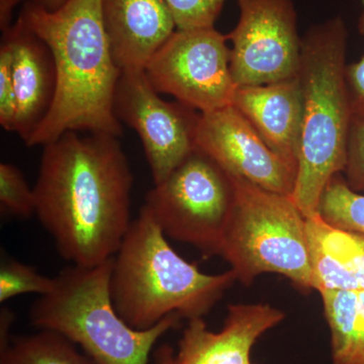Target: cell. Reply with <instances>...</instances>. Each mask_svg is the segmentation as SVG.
Returning <instances> with one entry per match:
<instances>
[{"label":"cell","mask_w":364,"mask_h":364,"mask_svg":"<svg viewBox=\"0 0 364 364\" xmlns=\"http://www.w3.org/2000/svg\"><path fill=\"white\" fill-rule=\"evenodd\" d=\"M18 16L48 46L56 70L51 109L26 145L45 146L68 132L121 136L114 100L122 71L105 32L102 0H67L53 11L26 2Z\"/></svg>","instance_id":"obj_2"},{"label":"cell","mask_w":364,"mask_h":364,"mask_svg":"<svg viewBox=\"0 0 364 364\" xmlns=\"http://www.w3.org/2000/svg\"><path fill=\"white\" fill-rule=\"evenodd\" d=\"M16 90L13 77V55L6 41L2 40L0 47V124L6 131L16 130Z\"/></svg>","instance_id":"obj_23"},{"label":"cell","mask_w":364,"mask_h":364,"mask_svg":"<svg viewBox=\"0 0 364 364\" xmlns=\"http://www.w3.org/2000/svg\"><path fill=\"white\" fill-rule=\"evenodd\" d=\"M347 42L341 16L311 26L301 39L303 119L291 198L305 218L318 215L326 186L346 165L353 121L345 79Z\"/></svg>","instance_id":"obj_3"},{"label":"cell","mask_w":364,"mask_h":364,"mask_svg":"<svg viewBox=\"0 0 364 364\" xmlns=\"http://www.w3.org/2000/svg\"><path fill=\"white\" fill-rule=\"evenodd\" d=\"M0 205L4 212L18 218L36 214V196L21 169L9 163L0 164Z\"/></svg>","instance_id":"obj_21"},{"label":"cell","mask_w":364,"mask_h":364,"mask_svg":"<svg viewBox=\"0 0 364 364\" xmlns=\"http://www.w3.org/2000/svg\"><path fill=\"white\" fill-rule=\"evenodd\" d=\"M363 9L361 11L360 16H359L358 20V32L361 33V35H364V0H363Z\"/></svg>","instance_id":"obj_29"},{"label":"cell","mask_w":364,"mask_h":364,"mask_svg":"<svg viewBox=\"0 0 364 364\" xmlns=\"http://www.w3.org/2000/svg\"><path fill=\"white\" fill-rule=\"evenodd\" d=\"M251 364H252V363H251Z\"/></svg>","instance_id":"obj_30"},{"label":"cell","mask_w":364,"mask_h":364,"mask_svg":"<svg viewBox=\"0 0 364 364\" xmlns=\"http://www.w3.org/2000/svg\"><path fill=\"white\" fill-rule=\"evenodd\" d=\"M227 36L212 28L179 31L148 64L145 73L158 93L200 114L232 105L235 85Z\"/></svg>","instance_id":"obj_8"},{"label":"cell","mask_w":364,"mask_h":364,"mask_svg":"<svg viewBox=\"0 0 364 364\" xmlns=\"http://www.w3.org/2000/svg\"><path fill=\"white\" fill-rule=\"evenodd\" d=\"M196 147L229 176L273 193L293 195L296 167L275 153L233 105L200 114Z\"/></svg>","instance_id":"obj_11"},{"label":"cell","mask_w":364,"mask_h":364,"mask_svg":"<svg viewBox=\"0 0 364 364\" xmlns=\"http://www.w3.org/2000/svg\"><path fill=\"white\" fill-rule=\"evenodd\" d=\"M230 176L234 205L219 255L231 265L237 280L250 286L262 273H277L312 289L306 220L291 196Z\"/></svg>","instance_id":"obj_6"},{"label":"cell","mask_w":364,"mask_h":364,"mask_svg":"<svg viewBox=\"0 0 364 364\" xmlns=\"http://www.w3.org/2000/svg\"><path fill=\"white\" fill-rule=\"evenodd\" d=\"M179 31L212 28L226 0H164Z\"/></svg>","instance_id":"obj_22"},{"label":"cell","mask_w":364,"mask_h":364,"mask_svg":"<svg viewBox=\"0 0 364 364\" xmlns=\"http://www.w3.org/2000/svg\"><path fill=\"white\" fill-rule=\"evenodd\" d=\"M343 172L351 189L356 193L364 191V119L352 121Z\"/></svg>","instance_id":"obj_24"},{"label":"cell","mask_w":364,"mask_h":364,"mask_svg":"<svg viewBox=\"0 0 364 364\" xmlns=\"http://www.w3.org/2000/svg\"><path fill=\"white\" fill-rule=\"evenodd\" d=\"M30 2L33 0H0V28L2 32H6L11 26V16L14 7L21 2Z\"/></svg>","instance_id":"obj_26"},{"label":"cell","mask_w":364,"mask_h":364,"mask_svg":"<svg viewBox=\"0 0 364 364\" xmlns=\"http://www.w3.org/2000/svg\"><path fill=\"white\" fill-rule=\"evenodd\" d=\"M102 16L112 54L122 73L145 71L177 30L164 0H102Z\"/></svg>","instance_id":"obj_13"},{"label":"cell","mask_w":364,"mask_h":364,"mask_svg":"<svg viewBox=\"0 0 364 364\" xmlns=\"http://www.w3.org/2000/svg\"><path fill=\"white\" fill-rule=\"evenodd\" d=\"M240 16L227 35L230 69L237 87L279 82L298 76L301 39L291 0H237Z\"/></svg>","instance_id":"obj_9"},{"label":"cell","mask_w":364,"mask_h":364,"mask_svg":"<svg viewBox=\"0 0 364 364\" xmlns=\"http://www.w3.org/2000/svg\"><path fill=\"white\" fill-rule=\"evenodd\" d=\"M13 55V77L18 114L16 133L25 142L51 109L56 91L54 59L48 46L26 26L20 16L4 33Z\"/></svg>","instance_id":"obj_14"},{"label":"cell","mask_w":364,"mask_h":364,"mask_svg":"<svg viewBox=\"0 0 364 364\" xmlns=\"http://www.w3.org/2000/svg\"><path fill=\"white\" fill-rule=\"evenodd\" d=\"M133 182L117 136L68 132L44 146L36 215L64 259L97 267L116 255L132 223Z\"/></svg>","instance_id":"obj_1"},{"label":"cell","mask_w":364,"mask_h":364,"mask_svg":"<svg viewBox=\"0 0 364 364\" xmlns=\"http://www.w3.org/2000/svg\"><path fill=\"white\" fill-rule=\"evenodd\" d=\"M114 111L140 136L155 184L165 181L196 148L200 114L160 97L145 71L122 73Z\"/></svg>","instance_id":"obj_10"},{"label":"cell","mask_w":364,"mask_h":364,"mask_svg":"<svg viewBox=\"0 0 364 364\" xmlns=\"http://www.w3.org/2000/svg\"><path fill=\"white\" fill-rule=\"evenodd\" d=\"M318 214L332 226L364 234V196L351 189L340 173L326 186Z\"/></svg>","instance_id":"obj_19"},{"label":"cell","mask_w":364,"mask_h":364,"mask_svg":"<svg viewBox=\"0 0 364 364\" xmlns=\"http://www.w3.org/2000/svg\"><path fill=\"white\" fill-rule=\"evenodd\" d=\"M306 220L312 289H364V234L332 226L318 215Z\"/></svg>","instance_id":"obj_16"},{"label":"cell","mask_w":364,"mask_h":364,"mask_svg":"<svg viewBox=\"0 0 364 364\" xmlns=\"http://www.w3.org/2000/svg\"><path fill=\"white\" fill-rule=\"evenodd\" d=\"M13 324V313L7 309H4L1 312V335H0V339H1V348L6 346L9 342V327Z\"/></svg>","instance_id":"obj_27"},{"label":"cell","mask_w":364,"mask_h":364,"mask_svg":"<svg viewBox=\"0 0 364 364\" xmlns=\"http://www.w3.org/2000/svg\"><path fill=\"white\" fill-rule=\"evenodd\" d=\"M234 198L231 176L196 148L165 181L155 184L144 207L165 236L213 255L220 253Z\"/></svg>","instance_id":"obj_7"},{"label":"cell","mask_w":364,"mask_h":364,"mask_svg":"<svg viewBox=\"0 0 364 364\" xmlns=\"http://www.w3.org/2000/svg\"><path fill=\"white\" fill-rule=\"evenodd\" d=\"M236 280L232 269L205 274L179 256L143 207L114 256L112 299L127 324L147 330L170 315L203 318Z\"/></svg>","instance_id":"obj_4"},{"label":"cell","mask_w":364,"mask_h":364,"mask_svg":"<svg viewBox=\"0 0 364 364\" xmlns=\"http://www.w3.org/2000/svg\"><path fill=\"white\" fill-rule=\"evenodd\" d=\"M284 318L286 314L268 304H235L228 306L220 331L208 329L203 318H191L178 349L158 347L154 364H251L254 345Z\"/></svg>","instance_id":"obj_12"},{"label":"cell","mask_w":364,"mask_h":364,"mask_svg":"<svg viewBox=\"0 0 364 364\" xmlns=\"http://www.w3.org/2000/svg\"><path fill=\"white\" fill-rule=\"evenodd\" d=\"M114 257L97 267L72 265L30 309L31 323L77 344L95 364H149L151 351L181 318L170 315L136 330L117 314L111 293Z\"/></svg>","instance_id":"obj_5"},{"label":"cell","mask_w":364,"mask_h":364,"mask_svg":"<svg viewBox=\"0 0 364 364\" xmlns=\"http://www.w3.org/2000/svg\"><path fill=\"white\" fill-rule=\"evenodd\" d=\"M66 1L67 0H33V2L40 4L41 6L44 7L48 11H53L60 9Z\"/></svg>","instance_id":"obj_28"},{"label":"cell","mask_w":364,"mask_h":364,"mask_svg":"<svg viewBox=\"0 0 364 364\" xmlns=\"http://www.w3.org/2000/svg\"><path fill=\"white\" fill-rule=\"evenodd\" d=\"M332 364H364V289L322 291Z\"/></svg>","instance_id":"obj_17"},{"label":"cell","mask_w":364,"mask_h":364,"mask_svg":"<svg viewBox=\"0 0 364 364\" xmlns=\"http://www.w3.org/2000/svg\"><path fill=\"white\" fill-rule=\"evenodd\" d=\"M345 79L352 116L353 119H364V55L359 61L346 66Z\"/></svg>","instance_id":"obj_25"},{"label":"cell","mask_w":364,"mask_h":364,"mask_svg":"<svg viewBox=\"0 0 364 364\" xmlns=\"http://www.w3.org/2000/svg\"><path fill=\"white\" fill-rule=\"evenodd\" d=\"M232 105L275 153L298 169L303 119L299 76L269 85L237 87Z\"/></svg>","instance_id":"obj_15"},{"label":"cell","mask_w":364,"mask_h":364,"mask_svg":"<svg viewBox=\"0 0 364 364\" xmlns=\"http://www.w3.org/2000/svg\"><path fill=\"white\" fill-rule=\"evenodd\" d=\"M55 277H47L36 268L18 261H4L0 267V303L25 294H49L54 289Z\"/></svg>","instance_id":"obj_20"},{"label":"cell","mask_w":364,"mask_h":364,"mask_svg":"<svg viewBox=\"0 0 364 364\" xmlns=\"http://www.w3.org/2000/svg\"><path fill=\"white\" fill-rule=\"evenodd\" d=\"M0 364H95L61 335L41 330L9 340L0 351Z\"/></svg>","instance_id":"obj_18"}]
</instances>
